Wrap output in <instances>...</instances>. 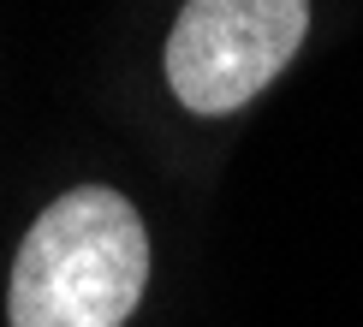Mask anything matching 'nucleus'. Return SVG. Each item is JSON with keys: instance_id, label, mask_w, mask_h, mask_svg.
I'll use <instances>...</instances> for the list:
<instances>
[{"instance_id": "f257e3e1", "label": "nucleus", "mask_w": 363, "mask_h": 327, "mask_svg": "<svg viewBox=\"0 0 363 327\" xmlns=\"http://www.w3.org/2000/svg\"><path fill=\"white\" fill-rule=\"evenodd\" d=\"M149 286L143 214L108 185L54 197L12 256L6 327H125Z\"/></svg>"}, {"instance_id": "f03ea898", "label": "nucleus", "mask_w": 363, "mask_h": 327, "mask_svg": "<svg viewBox=\"0 0 363 327\" xmlns=\"http://www.w3.org/2000/svg\"><path fill=\"white\" fill-rule=\"evenodd\" d=\"M310 0H185L167 36V84L191 113H238L292 66Z\"/></svg>"}]
</instances>
